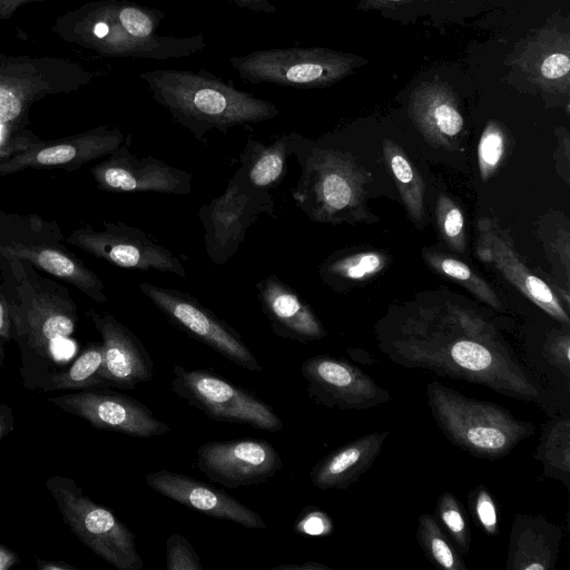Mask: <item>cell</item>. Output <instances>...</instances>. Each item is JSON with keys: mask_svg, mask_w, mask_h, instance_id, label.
<instances>
[{"mask_svg": "<svg viewBox=\"0 0 570 570\" xmlns=\"http://www.w3.org/2000/svg\"><path fill=\"white\" fill-rule=\"evenodd\" d=\"M375 333L380 351L397 365L483 385L525 402L543 396L501 332L460 303L415 304L387 315Z\"/></svg>", "mask_w": 570, "mask_h": 570, "instance_id": "obj_1", "label": "cell"}, {"mask_svg": "<svg viewBox=\"0 0 570 570\" xmlns=\"http://www.w3.org/2000/svg\"><path fill=\"white\" fill-rule=\"evenodd\" d=\"M97 186L112 193H191L193 174L151 156L137 157L121 145L91 169Z\"/></svg>", "mask_w": 570, "mask_h": 570, "instance_id": "obj_19", "label": "cell"}, {"mask_svg": "<svg viewBox=\"0 0 570 570\" xmlns=\"http://www.w3.org/2000/svg\"><path fill=\"white\" fill-rule=\"evenodd\" d=\"M271 570H332V568L316 561H305L301 564L277 566Z\"/></svg>", "mask_w": 570, "mask_h": 570, "instance_id": "obj_47", "label": "cell"}, {"mask_svg": "<svg viewBox=\"0 0 570 570\" xmlns=\"http://www.w3.org/2000/svg\"><path fill=\"white\" fill-rule=\"evenodd\" d=\"M229 62L243 80L254 85L323 88L350 76L364 60L324 47H289L233 56Z\"/></svg>", "mask_w": 570, "mask_h": 570, "instance_id": "obj_7", "label": "cell"}, {"mask_svg": "<svg viewBox=\"0 0 570 570\" xmlns=\"http://www.w3.org/2000/svg\"><path fill=\"white\" fill-rule=\"evenodd\" d=\"M435 518L462 553L470 549L471 533L463 507L451 492H443L436 501Z\"/></svg>", "mask_w": 570, "mask_h": 570, "instance_id": "obj_35", "label": "cell"}, {"mask_svg": "<svg viewBox=\"0 0 570 570\" xmlns=\"http://www.w3.org/2000/svg\"><path fill=\"white\" fill-rule=\"evenodd\" d=\"M19 304H10V315L20 345L26 382L36 385L50 374L58 347L73 334L77 313L68 295L33 286L22 278Z\"/></svg>", "mask_w": 570, "mask_h": 570, "instance_id": "obj_6", "label": "cell"}, {"mask_svg": "<svg viewBox=\"0 0 570 570\" xmlns=\"http://www.w3.org/2000/svg\"><path fill=\"white\" fill-rule=\"evenodd\" d=\"M529 50L527 59L531 76L543 88L569 89V47L568 36L553 32L540 35Z\"/></svg>", "mask_w": 570, "mask_h": 570, "instance_id": "obj_28", "label": "cell"}, {"mask_svg": "<svg viewBox=\"0 0 570 570\" xmlns=\"http://www.w3.org/2000/svg\"><path fill=\"white\" fill-rule=\"evenodd\" d=\"M309 397L318 405L338 410H367L391 400L358 366L330 354L314 355L301 365Z\"/></svg>", "mask_w": 570, "mask_h": 570, "instance_id": "obj_14", "label": "cell"}, {"mask_svg": "<svg viewBox=\"0 0 570 570\" xmlns=\"http://www.w3.org/2000/svg\"><path fill=\"white\" fill-rule=\"evenodd\" d=\"M102 338L100 377L107 387L134 390L154 375V362L141 341L112 315L88 313Z\"/></svg>", "mask_w": 570, "mask_h": 570, "instance_id": "obj_20", "label": "cell"}, {"mask_svg": "<svg viewBox=\"0 0 570 570\" xmlns=\"http://www.w3.org/2000/svg\"><path fill=\"white\" fill-rule=\"evenodd\" d=\"M562 529L539 514H517L508 547V570H553Z\"/></svg>", "mask_w": 570, "mask_h": 570, "instance_id": "obj_25", "label": "cell"}, {"mask_svg": "<svg viewBox=\"0 0 570 570\" xmlns=\"http://www.w3.org/2000/svg\"><path fill=\"white\" fill-rule=\"evenodd\" d=\"M19 562V557L12 550L0 544V570H8Z\"/></svg>", "mask_w": 570, "mask_h": 570, "instance_id": "obj_48", "label": "cell"}, {"mask_svg": "<svg viewBox=\"0 0 570 570\" xmlns=\"http://www.w3.org/2000/svg\"><path fill=\"white\" fill-rule=\"evenodd\" d=\"M164 18L161 10L129 0H97L61 14L52 31L68 43L111 58H185L207 46L202 33L157 35Z\"/></svg>", "mask_w": 570, "mask_h": 570, "instance_id": "obj_2", "label": "cell"}, {"mask_svg": "<svg viewBox=\"0 0 570 570\" xmlns=\"http://www.w3.org/2000/svg\"><path fill=\"white\" fill-rule=\"evenodd\" d=\"M549 362L557 367L567 380L570 375V335L569 333L553 334L544 348Z\"/></svg>", "mask_w": 570, "mask_h": 570, "instance_id": "obj_41", "label": "cell"}, {"mask_svg": "<svg viewBox=\"0 0 570 570\" xmlns=\"http://www.w3.org/2000/svg\"><path fill=\"white\" fill-rule=\"evenodd\" d=\"M92 77L67 59L0 53V128H18L27 120L32 104L50 95L79 90Z\"/></svg>", "mask_w": 570, "mask_h": 570, "instance_id": "obj_8", "label": "cell"}, {"mask_svg": "<svg viewBox=\"0 0 570 570\" xmlns=\"http://www.w3.org/2000/svg\"><path fill=\"white\" fill-rule=\"evenodd\" d=\"M0 256L20 261L66 281L98 303H106L102 282L80 259L57 245L0 242Z\"/></svg>", "mask_w": 570, "mask_h": 570, "instance_id": "obj_24", "label": "cell"}, {"mask_svg": "<svg viewBox=\"0 0 570 570\" xmlns=\"http://www.w3.org/2000/svg\"><path fill=\"white\" fill-rule=\"evenodd\" d=\"M386 265V257L380 252H358L353 254L333 255L320 266L322 279L336 288L343 282L367 279Z\"/></svg>", "mask_w": 570, "mask_h": 570, "instance_id": "obj_32", "label": "cell"}, {"mask_svg": "<svg viewBox=\"0 0 570 570\" xmlns=\"http://www.w3.org/2000/svg\"><path fill=\"white\" fill-rule=\"evenodd\" d=\"M13 428L12 411L9 406L0 404V440Z\"/></svg>", "mask_w": 570, "mask_h": 570, "instance_id": "obj_46", "label": "cell"}, {"mask_svg": "<svg viewBox=\"0 0 570 570\" xmlns=\"http://www.w3.org/2000/svg\"><path fill=\"white\" fill-rule=\"evenodd\" d=\"M102 363V345L90 343L66 371L48 375L39 386L43 392L106 389L100 377Z\"/></svg>", "mask_w": 570, "mask_h": 570, "instance_id": "obj_31", "label": "cell"}, {"mask_svg": "<svg viewBox=\"0 0 570 570\" xmlns=\"http://www.w3.org/2000/svg\"><path fill=\"white\" fill-rule=\"evenodd\" d=\"M416 540L425 558L435 567L445 570L468 569L464 560L433 514L422 513L419 517Z\"/></svg>", "mask_w": 570, "mask_h": 570, "instance_id": "obj_34", "label": "cell"}, {"mask_svg": "<svg viewBox=\"0 0 570 570\" xmlns=\"http://www.w3.org/2000/svg\"><path fill=\"white\" fill-rule=\"evenodd\" d=\"M37 568L40 570H77L75 567L58 561L37 560Z\"/></svg>", "mask_w": 570, "mask_h": 570, "instance_id": "obj_49", "label": "cell"}, {"mask_svg": "<svg viewBox=\"0 0 570 570\" xmlns=\"http://www.w3.org/2000/svg\"><path fill=\"white\" fill-rule=\"evenodd\" d=\"M49 401L100 430L137 438L161 436L170 431L147 405L125 394L86 389Z\"/></svg>", "mask_w": 570, "mask_h": 570, "instance_id": "obj_17", "label": "cell"}, {"mask_svg": "<svg viewBox=\"0 0 570 570\" xmlns=\"http://www.w3.org/2000/svg\"><path fill=\"white\" fill-rule=\"evenodd\" d=\"M274 209L272 194L250 186L237 168L224 193L198 210L210 262L226 264L245 239L247 229L261 215H274Z\"/></svg>", "mask_w": 570, "mask_h": 570, "instance_id": "obj_11", "label": "cell"}, {"mask_svg": "<svg viewBox=\"0 0 570 570\" xmlns=\"http://www.w3.org/2000/svg\"><path fill=\"white\" fill-rule=\"evenodd\" d=\"M476 256L494 267L524 297L549 316L569 326L568 312L551 287L528 267L517 252L510 232L493 218L481 217L476 225Z\"/></svg>", "mask_w": 570, "mask_h": 570, "instance_id": "obj_15", "label": "cell"}, {"mask_svg": "<svg viewBox=\"0 0 570 570\" xmlns=\"http://www.w3.org/2000/svg\"><path fill=\"white\" fill-rule=\"evenodd\" d=\"M389 432H373L353 440L320 460L311 471L312 483L321 490H345L373 465Z\"/></svg>", "mask_w": 570, "mask_h": 570, "instance_id": "obj_26", "label": "cell"}, {"mask_svg": "<svg viewBox=\"0 0 570 570\" xmlns=\"http://www.w3.org/2000/svg\"><path fill=\"white\" fill-rule=\"evenodd\" d=\"M12 330L10 305L4 295L0 293V366L4 362V344L12 338Z\"/></svg>", "mask_w": 570, "mask_h": 570, "instance_id": "obj_42", "label": "cell"}, {"mask_svg": "<svg viewBox=\"0 0 570 570\" xmlns=\"http://www.w3.org/2000/svg\"><path fill=\"white\" fill-rule=\"evenodd\" d=\"M534 459L543 466V474L570 488V419L554 417L542 425Z\"/></svg>", "mask_w": 570, "mask_h": 570, "instance_id": "obj_29", "label": "cell"}, {"mask_svg": "<svg viewBox=\"0 0 570 570\" xmlns=\"http://www.w3.org/2000/svg\"><path fill=\"white\" fill-rule=\"evenodd\" d=\"M30 141L24 137H18L11 141L0 142V160L9 157L10 155L23 150Z\"/></svg>", "mask_w": 570, "mask_h": 570, "instance_id": "obj_45", "label": "cell"}, {"mask_svg": "<svg viewBox=\"0 0 570 570\" xmlns=\"http://www.w3.org/2000/svg\"><path fill=\"white\" fill-rule=\"evenodd\" d=\"M428 405L440 431L472 456L499 460L534 432L505 407L476 400L432 381L426 385Z\"/></svg>", "mask_w": 570, "mask_h": 570, "instance_id": "obj_5", "label": "cell"}, {"mask_svg": "<svg viewBox=\"0 0 570 570\" xmlns=\"http://www.w3.org/2000/svg\"><path fill=\"white\" fill-rule=\"evenodd\" d=\"M102 225L100 230L90 227L76 229L67 240L83 252L119 267L167 272L186 277L181 259L141 229L125 223L105 222Z\"/></svg>", "mask_w": 570, "mask_h": 570, "instance_id": "obj_13", "label": "cell"}, {"mask_svg": "<svg viewBox=\"0 0 570 570\" xmlns=\"http://www.w3.org/2000/svg\"><path fill=\"white\" fill-rule=\"evenodd\" d=\"M298 136L295 131L284 134L268 145L249 137L239 156L238 167L247 183L267 191L279 186L287 173L288 158L296 149Z\"/></svg>", "mask_w": 570, "mask_h": 570, "instance_id": "obj_27", "label": "cell"}, {"mask_svg": "<svg viewBox=\"0 0 570 570\" xmlns=\"http://www.w3.org/2000/svg\"><path fill=\"white\" fill-rule=\"evenodd\" d=\"M46 487L76 537L118 570H141L134 533L109 509L87 497L76 482L51 476Z\"/></svg>", "mask_w": 570, "mask_h": 570, "instance_id": "obj_9", "label": "cell"}, {"mask_svg": "<svg viewBox=\"0 0 570 570\" xmlns=\"http://www.w3.org/2000/svg\"><path fill=\"white\" fill-rule=\"evenodd\" d=\"M139 77L148 85L154 100L199 141L213 129L226 135L234 127L279 115L271 101L239 90L204 69H156Z\"/></svg>", "mask_w": 570, "mask_h": 570, "instance_id": "obj_3", "label": "cell"}, {"mask_svg": "<svg viewBox=\"0 0 570 570\" xmlns=\"http://www.w3.org/2000/svg\"><path fill=\"white\" fill-rule=\"evenodd\" d=\"M294 156L301 176L292 197L311 220L338 224L361 219L370 175L350 151L299 135Z\"/></svg>", "mask_w": 570, "mask_h": 570, "instance_id": "obj_4", "label": "cell"}, {"mask_svg": "<svg viewBox=\"0 0 570 570\" xmlns=\"http://www.w3.org/2000/svg\"><path fill=\"white\" fill-rule=\"evenodd\" d=\"M43 0H0V19H10L22 6Z\"/></svg>", "mask_w": 570, "mask_h": 570, "instance_id": "obj_44", "label": "cell"}, {"mask_svg": "<svg viewBox=\"0 0 570 570\" xmlns=\"http://www.w3.org/2000/svg\"><path fill=\"white\" fill-rule=\"evenodd\" d=\"M468 504L476 524L488 534L499 532V514L491 492L484 485H478L468 493Z\"/></svg>", "mask_w": 570, "mask_h": 570, "instance_id": "obj_38", "label": "cell"}, {"mask_svg": "<svg viewBox=\"0 0 570 570\" xmlns=\"http://www.w3.org/2000/svg\"><path fill=\"white\" fill-rule=\"evenodd\" d=\"M139 289L175 326L193 338L237 366L253 372L263 371L239 333L194 296L147 282L140 283Z\"/></svg>", "mask_w": 570, "mask_h": 570, "instance_id": "obj_12", "label": "cell"}, {"mask_svg": "<svg viewBox=\"0 0 570 570\" xmlns=\"http://www.w3.org/2000/svg\"><path fill=\"white\" fill-rule=\"evenodd\" d=\"M167 570H203L200 559L191 543L174 533L166 541Z\"/></svg>", "mask_w": 570, "mask_h": 570, "instance_id": "obj_39", "label": "cell"}, {"mask_svg": "<svg viewBox=\"0 0 570 570\" xmlns=\"http://www.w3.org/2000/svg\"><path fill=\"white\" fill-rule=\"evenodd\" d=\"M436 223L445 244L454 252H465V226L461 208L449 196L441 194L438 198Z\"/></svg>", "mask_w": 570, "mask_h": 570, "instance_id": "obj_36", "label": "cell"}, {"mask_svg": "<svg viewBox=\"0 0 570 570\" xmlns=\"http://www.w3.org/2000/svg\"><path fill=\"white\" fill-rule=\"evenodd\" d=\"M196 464L210 481L236 489L264 483L282 469L283 461L267 441L244 439L202 444Z\"/></svg>", "mask_w": 570, "mask_h": 570, "instance_id": "obj_16", "label": "cell"}, {"mask_svg": "<svg viewBox=\"0 0 570 570\" xmlns=\"http://www.w3.org/2000/svg\"><path fill=\"white\" fill-rule=\"evenodd\" d=\"M255 286L262 312L275 335L299 343L318 341L327 335L312 307L276 274L268 275Z\"/></svg>", "mask_w": 570, "mask_h": 570, "instance_id": "obj_22", "label": "cell"}, {"mask_svg": "<svg viewBox=\"0 0 570 570\" xmlns=\"http://www.w3.org/2000/svg\"><path fill=\"white\" fill-rule=\"evenodd\" d=\"M409 115L432 146L458 149L464 131V118L453 92L442 83H423L412 95Z\"/></svg>", "mask_w": 570, "mask_h": 570, "instance_id": "obj_23", "label": "cell"}, {"mask_svg": "<svg viewBox=\"0 0 570 570\" xmlns=\"http://www.w3.org/2000/svg\"><path fill=\"white\" fill-rule=\"evenodd\" d=\"M383 155L409 217L421 227L424 217V184L419 170L393 140L384 141Z\"/></svg>", "mask_w": 570, "mask_h": 570, "instance_id": "obj_30", "label": "cell"}, {"mask_svg": "<svg viewBox=\"0 0 570 570\" xmlns=\"http://www.w3.org/2000/svg\"><path fill=\"white\" fill-rule=\"evenodd\" d=\"M171 390L209 419L277 432L284 426L274 410L256 394L207 370L174 366Z\"/></svg>", "mask_w": 570, "mask_h": 570, "instance_id": "obj_10", "label": "cell"}, {"mask_svg": "<svg viewBox=\"0 0 570 570\" xmlns=\"http://www.w3.org/2000/svg\"><path fill=\"white\" fill-rule=\"evenodd\" d=\"M242 9L250 11L272 14L275 13L277 8L273 4L272 0H227Z\"/></svg>", "mask_w": 570, "mask_h": 570, "instance_id": "obj_43", "label": "cell"}, {"mask_svg": "<svg viewBox=\"0 0 570 570\" xmlns=\"http://www.w3.org/2000/svg\"><path fill=\"white\" fill-rule=\"evenodd\" d=\"M125 142L118 128L99 126L81 134L55 140H35L20 151L0 160V176L27 168L73 169L108 156Z\"/></svg>", "mask_w": 570, "mask_h": 570, "instance_id": "obj_18", "label": "cell"}, {"mask_svg": "<svg viewBox=\"0 0 570 570\" xmlns=\"http://www.w3.org/2000/svg\"><path fill=\"white\" fill-rule=\"evenodd\" d=\"M426 264L443 277L462 285L479 301L494 309L502 304L492 287L464 262L439 252H424Z\"/></svg>", "mask_w": 570, "mask_h": 570, "instance_id": "obj_33", "label": "cell"}, {"mask_svg": "<svg viewBox=\"0 0 570 570\" xmlns=\"http://www.w3.org/2000/svg\"><path fill=\"white\" fill-rule=\"evenodd\" d=\"M507 136L495 121H489L478 145V164L483 181L490 179L498 170L507 150Z\"/></svg>", "mask_w": 570, "mask_h": 570, "instance_id": "obj_37", "label": "cell"}, {"mask_svg": "<svg viewBox=\"0 0 570 570\" xmlns=\"http://www.w3.org/2000/svg\"><path fill=\"white\" fill-rule=\"evenodd\" d=\"M301 535L326 537L333 531V522L327 513L316 507H305L294 524Z\"/></svg>", "mask_w": 570, "mask_h": 570, "instance_id": "obj_40", "label": "cell"}, {"mask_svg": "<svg viewBox=\"0 0 570 570\" xmlns=\"http://www.w3.org/2000/svg\"><path fill=\"white\" fill-rule=\"evenodd\" d=\"M146 483L161 495L206 515L249 529L266 528L257 512L226 492L188 475L158 470L146 475Z\"/></svg>", "mask_w": 570, "mask_h": 570, "instance_id": "obj_21", "label": "cell"}]
</instances>
